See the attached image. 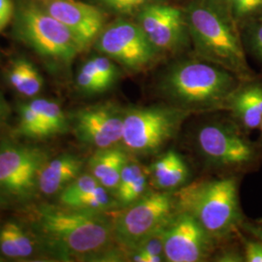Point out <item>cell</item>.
Here are the masks:
<instances>
[{"label":"cell","instance_id":"cb8c5ba5","mask_svg":"<svg viewBox=\"0 0 262 262\" xmlns=\"http://www.w3.org/2000/svg\"><path fill=\"white\" fill-rule=\"evenodd\" d=\"M78 88L86 94H101L106 92L100 78L97 75L92 59L85 61L77 75Z\"/></svg>","mask_w":262,"mask_h":262},{"label":"cell","instance_id":"2e32d148","mask_svg":"<svg viewBox=\"0 0 262 262\" xmlns=\"http://www.w3.org/2000/svg\"><path fill=\"white\" fill-rule=\"evenodd\" d=\"M131 157L121 144L97 150L89 161L90 173L114 195L122 168Z\"/></svg>","mask_w":262,"mask_h":262},{"label":"cell","instance_id":"f1b7e54d","mask_svg":"<svg viewBox=\"0 0 262 262\" xmlns=\"http://www.w3.org/2000/svg\"><path fill=\"white\" fill-rule=\"evenodd\" d=\"M230 4L237 18L250 16L262 8V0H230Z\"/></svg>","mask_w":262,"mask_h":262},{"label":"cell","instance_id":"3957f363","mask_svg":"<svg viewBox=\"0 0 262 262\" xmlns=\"http://www.w3.org/2000/svg\"><path fill=\"white\" fill-rule=\"evenodd\" d=\"M177 211L192 215L216 243L242 225L238 182L234 177L201 179L174 192Z\"/></svg>","mask_w":262,"mask_h":262},{"label":"cell","instance_id":"7a4b0ae2","mask_svg":"<svg viewBox=\"0 0 262 262\" xmlns=\"http://www.w3.org/2000/svg\"><path fill=\"white\" fill-rule=\"evenodd\" d=\"M238 89L234 74L210 61L185 60L170 66L159 90L169 105L187 112L226 109Z\"/></svg>","mask_w":262,"mask_h":262},{"label":"cell","instance_id":"83f0119b","mask_svg":"<svg viewBox=\"0 0 262 262\" xmlns=\"http://www.w3.org/2000/svg\"><path fill=\"white\" fill-rule=\"evenodd\" d=\"M104 4L117 13L128 14L148 4L150 0H101Z\"/></svg>","mask_w":262,"mask_h":262},{"label":"cell","instance_id":"277c9868","mask_svg":"<svg viewBox=\"0 0 262 262\" xmlns=\"http://www.w3.org/2000/svg\"><path fill=\"white\" fill-rule=\"evenodd\" d=\"M187 26L197 52L212 63L233 74H248L241 42L225 12L209 1L188 7Z\"/></svg>","mask_w":262,"mask_h":262},{"label":"cell","instance_id":"f546056e","mask_svg":"<svg viewBox=\"0 0 262 262\" xmlns=\"http://www.w3.org/2000/svg\"><path fill=\"white\" fill-rule=\"evenodd\" d=\"M28 60L19 59L15 61L9 71V81L12 86L16 89L19 93H23L24 84L26 80Z\"/></svg>","mask_w":262,"mask_h":262},{"label":"cell","instance_id":"ac0fdd59","mask_svg":"<svg viewBox=\"0 0 262 262\" xmlns=\"http://www.w3.org/2000/svg\"><path fill=\"white\" fill-rule=\"evenodd\" d=\"M148 169L151 184L159 190H176L186 185L189 176L186 161L174 150L163 154Z\"/></svg>","mask_w":262,"mask_h":262},{"label":"cell","instance_id":"44dd1931","mask_svg":"<svg viewBox=\"0 0 262 262\" xmlns=\"http://www.w3.org/2000/svg\"><path fill=\"white\" fill-rule=\"evenodd\" d=\"M63 206L90 211L107 212L120 207V205L116 197L107 188L98 185L93 189L68 200L63 204Z\"/></svg>","mask_w":262,"mask_h":262},{"label":"cell","instance_id":"9a60e30c","mask_svg":"<svg viewBox=\"0 0 262 262\" xmlns=\"http://www.w3.org/2000/svg\"><path fill=\"white\" fill-rule=\"evenodd\" d=\"M84 162L74 155H61L47 161L39 172L37 186L47 195L63 190L81 175Z\"/></svg>","mask_w":262,"mask_h":262},{"label":"cell","instance_id":"9c48e42d","mask_svg":"<svg viewBox=\"0 0 262 262\" xmlns=\"http://www.w3.org/2000/svg\"><path fill=\"white\" fill-rule=\"evenodd\" d=\"M196 142L201 155L217 167L242 168L258 158L253 143L224 124L203 125L197 132Z\"/></svg>","mask_w":262,"mask_h":262},{"label":"cell","instance_id":"d590c367","mask_svg":"<svg viewBox=\"0 0 262 262\" xmlns=\"http://www.w3.org/2000/svg\"><path fill=\"white\" fill-rule=\"evenodd\" d=\"M259 129H260V131H261V137H262V122H261V123H260V126H259Z\"/></svg>","mask_w":262,"mask_h":262},{"label":"cell","instance_id":"1f68e13d","mask_svg":"<svg viewBox=\"0 0 262 262\" xmlns=\"http://www.w3.org/2000/svg\"><path fill=\"white\" fill-rule=\"evenodd\" d=\"M14 4L12 0H0V32L7 27L14 16Z\"/></svg>","mask_w":262,"mask_h":262},{"label":"cell","instance_id":"8992f818","mask_svg":"<svg viewBox=\"0 0 262 262\" xmlns=\"http://www.w3.org/2000/svg\"><path fill=\"white\" fill-rule=\"evenodd\" d=\"M16 32L40 56L51 59L70 62L82 51L63 24L33 3L19 5L16 12Z\"/></svg>","mask_w":262,"mask_h":262},{"label":"cell","instance_id":"8fae6325","mask_svg":"<svg viewBox=\"0 0 262 262\" xmlns=\"http://www.w3.org/2000/svg\"><path fill=\"white\" fill-rule=\"evenodd\" d=\"M165 261H205L215 249V240L196 220L177 211L163 229Z\"/></svg>","mask_w":262,"mask_h":262},{"label":"cell","instance_id":"ffe728a7","mask_svg":"<svg viewBox=\"0 0 262 262\" xmlns=\"http://www.w3.org/2000/svg\"><path fill=\"white\" fill-rule=\"evenodd\" d=\"M35 247L28 232L17 223L8 222L0 228V253L7 258L31 256Z\"/></svg>","mask_w":262,"mask_h":262},{"label":"cell","instance_id":"8d00e7d4","mask_svg":"<svg viewBox=\"0 0 262 262\" xmlns=\"http://www.w3.org/2000/svg\"><path fill=\"white\" fill-rule=\"evenodd\" d=\"M261 223H262V221H261Z\"/></svg>","mask_w":262,"mask_h":262},{"label":"cell","instance_id":"d6a6232c","mask_svg":"<svg viewBox=\"0 0 262 262\" xmlns=\"http://www.w3.org/2000/svg\"><path fill=\"white\" fill-rule=\"evenodd\" d=\"M251 45L254 55L262 62V24L253 29L251 35Z\"/></svg>","mask_w":262,"mask_h":262},{"label":"cell","instance_id":"7402d4cb","mask_svg":"<svg viewBox=\"0 0 262 262\" xmlns=\"http://www.w3.org/2000/svg\"><path fill=\"white\" fill-rule=\"evenodd\" d=\"M30 104L37 111L47 126L50 136L60 134L67 129V120L60 105L53 100L37 98Z\"/></svg>","mask_w":262,"mask_h":262},{"label":"cell","instance_id":"ba28073f","mask_svg":"<svg viewBox=\"0 0 262 262\" xmlns=\"http://www.w3.org/2000/svg\"><path fill=\"white\" fill-rule=\"evenodd\" d=\"M96 47L104 55L133 71L150 67L159 54L140 26L126 20L116 21L103 28L97 37Z\"/></svg>","mask_w":262,"mask_h":262},{"label":"cell","instance_id":"4316f807","mask_svg":"<svg viewBox=\"0 0 262 262\" xmlns=\"http://www.w3.org/2000/svg\"><path fill=\"white\" fill-rule=\"evenodd\" d=\"M43 86V79L39 74L37 69L32 63L28 61L27 64V72H26V80L24 84V90L21 94L31 97L40 93Z\"/></svg>","mask_w":262,"mask_h":262},{"label":"cell","instance_id":"e0dca14e","mask_svg":"<svg viewBox=\"0 0 262 262\" xmlns=\"http://www.w3.org/2000/svg\"><path fill=\"white\" fill-rule=\"evenodd\" d=\"M226 110L232 113L247 130L259 128L262 122V84L238 88L229 99Z\"/></svg>","mask_w":262,"mask_h":262},{"label":"cell","instance_id":"484cf974","mask_svg":"<svg viewBox=\"0 0 262 262\" xmlns=\"http://www.w3.org/2000/svg\"><path fill=\"white\" fill-rule=\"evenodd\" d=\"M91 59L106 91L109 90L115 84L119 76V70L117 66L113 62V59L108 56H95Z\"/></svg>","mask_w":262,"mask_h":262},{"label":"cell","instance_id":"52a82bcc","mask_svg":"<svg viewBox=\"0 0 262 262\" xmlns=\"http://www.w3.org/2000/svg\"><path fill=\"white\" fill-rule=\"evenodd\" d=\"M177 212L174 192L150 191L113 216L117 243L128 253L150 235L163 228Z\"/></svg>","mask_w":262,"mask_h":262},{"label":"cell","instance_id":"7c38bea8","mask_svg":"<svg viewBox=\"0 0 262 262\" xmlns=\"http://www.w3.org/2000/svg\"><path fill=\"white\" fill-rule=\"evenodd\" d=\"M124 113L119 105L110 102L80 109L73 116L75 135L97 150L120 145Z\"/></svg>","mask_w":262,"mask_h":262},{"label":"cell","instance_id":"d4e9b609","mask_svg":"<svg viewBox=\"0 0 262 262\" xmlns=\"http://www.w3.org/2000/svg\"><path fill=\"white\" fill-rule=\"evenodd\" d=\"M98 185H100L99 182L92 174L80 175L74 181H72L63 190H61L59 197L60 203L63 205L68 200L78 196L88 190L93 189Z\"/></svg>","mask_w":262,"mask_h":262},{"label":"cell","instance_id":"30bf717a","mask_svg":"<svg viewBox=\"0 0 262 262\" xmlns=\"http://www.w3.org/2000/svg\"><path fill=\"white\" fill-rule=\"evenodd\" d=\"M46 162L47 155L39 148L3 145L0 147V191L20 199L29 196Z\"/></svg>","mask_w":262,"mask_h":262},{"label":"cell","instance_id":"6da1fadb","mask_svg":"<svg viewBox=\"0 0 262 262\" xmlns=\"http://www.w3.org/2000/svg\"><path fill=\"white\" fill-rule=\"evenodd\" d=\"M36 222L45 242L61 257H127L117 243L113 217L106 212L45 206L39 209Z\"/></svg>","mask_w":262,"mask_h":262},{"label":"cell","instance_id":"4fadbf2b","mask_svg":"<svg viewBox=\"0 0 262 262\" xmlns=\"http://www.w3.org/2000/svg\"><path fill=\"white\" fill-rule=\"evenodd\" d=\"M186 19L167 4H147L139 13L138 25L158 52H175L185 42Z\"/></svg>","mask_w":262,"mask_h":262},{"label":"cell","instance_id":"603a6c76","mask_svg":"<svg viewBox=\"0 0 262 262\" xmlns=\"http://www.w3.org/2000/svg\"><path fill=\"white\" fill-rule=\"evenodd\" d=\"M19 132L30 138L49 137V131L45 122L33 106L28 102L19 107Z\"/></svg>","mask_w":262,"mask_h":262},{"label":"cell","instance_id":"d6986e66","mask_svg":"<svg viewBox=\"0 0 262 262\" xmlns=\"http://www.w3.org/2000/svg\"><path fill=\"white\" fill-rule=\"evenodd\" d=\"M131 158L122 168L120 182L114 194L122 208L138 201L150 192L149 169Z\"/></svg>","mask_w":262,"mask_h":262},{"label":"cell","instance_id":"5bb4252c","mask_svg":"<svg viewBox=\"0 0 262 262\" xmlns=\"http://www.w3.org/2000/svg\"><path fill=\"white\" fill-rule=\"evenodd\" d=\"M45 9L70 30L82 50L103 30V14L93 5L75 0H52Z\"/></svg>","mask_w":262,"mask_h":262},{"label":"cell","instance_id":"4dcf8cb0","mask_svg":"<svg viewBox=\"0 0 262 262\" xmlns=\"http://www.w3.org/2000/svg\"><path fill=\"white\" fill-rule=\"evenodd\" d=\"M244 259L247 262H262V243L258 240L244 241Z\"/></svg>","mask_w":262,"mask_h":262},{"label":"cell","instance_id":"836d02e7","mask_svg":"<svg viewBox=\"0 0 262 262\" xmlns=\"http://www.w3.org/2000/svg\"><path fill=\"white\" fill-rule=\"evenodd\" d=\"M243 226L249 233H251L256 240L262 243V225L246 224Z\"/></svg>","mask_w":262,"mask_h":262},{"label":"cell","instance_id":"e575fe53","mask_svg":"<svg viewBox=\"0 0 262 262\" xmlns=\"http://www.w3.org/2000/svg\"><path fill=\"white\" fill-rule=\"evenodd\" d=\"M3 113H4V109H3V103H2V100L0 98V122L2 120V117H3Z\"/></svg>","mask_w":262,"mask_h":262},{"label":"cell","instance_id":"5b68a950","mask_svg":"<svg viewBox=\"0 0 262 262\" xmlns=\"http://www.w3.org/2000/svg\"><path fill=\"white\" fill-rule=\"evenodd\" d=\"M190 114L169 104L127 109L123 117L121 145L131 156L159 154L177 135Z\"/></svg>","mask_w":262,"mask_h":262}]
</instances>
